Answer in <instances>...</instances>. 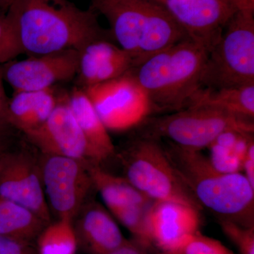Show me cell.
Returning <instances> with one entry per match:
<instances>
[{"label": "cell", "mask_w": 254, "mask_h": 254, "mask_svg": "<svg viewBox=\"0 0 254 254\" xmlns=\"http://www.w3.org/2000/svg\"><path fill=\"white\" fill-rule=\"evenodd\" d=\"M190 107H207L254 120V84L220 88L201 87L190 99L188 108Z\"/></svg>", "instance_id": "19"}, {"label": "cell", "mask_w": 254, "mask_h": 254, "mask_svg": "<svg viewBox=\"0 0 254 254\" xmlns=\"http://www.w3.org/2000/svg\"><path fill=\"white\" fill-rule=\"evenodd\" d=\"M48 225L28 208L0 197V235L32 244Z\"/></svg>", "instance_id": "21"}, {"label": "cell", "mask_w": 254, "mask_h": 254, "mask_svg": "<svg viewBox=\"0 0 254 254\" xmlns=\"http://www.w3.org/2000/svg\"><path fill=\"white\" fill-rule=\"evenodd\" d=\"M8 141L9 140L0 141V158L4 154V152L9 148H8Z\"/></svg>", "instance_id": "34"}, {"label": "cell", "mask_w": 254, "mask_h": 254, "mask_svg": "<svg viewBox=\"0 0 254 254\" xmlns=\"http://www.w3.org/2000/svg\"><path fill=\"white\" fill-rule=\"evenodd\" d=\"M9 134L10 131H1L0 130V141L9 140Z\"/></svg>", "instance_id": "35"}, {"label": "cell", "mask_w": 254, "mask_h": 254, "mask_svg": "<svg viewBox=\"0 0 254 254\" xmlns=\"http://www.w3.org/2000/svg\"><path fill=\"white\" fill-rule=\"evenodd\" d=\"M3 80L4 79H3L1 69H0V130L10 131V129L12 128L9 126L7 122V118H6L9 99L5 93Z\"/></svg>", "instance_id": "29"}, {"label": "cell", "mask_w": 254, "mask_h": 254, "mask_svg": "<svg viewBox=\"0 0 254 254\" xmlns=\"http://www.w3.org/2000/svg\"><path fill=\"white\" fill-rule=\"evenodd\" d=\"M143 123V135L168 139L180 148L198 151L208 148L225 132H254V120L207 107H190Z\"/></svg>", "instance_id": "6"}, {"label": "cell", "mask_w": 254, "mask_h": 254, "mask_svg": "<svg viewBox=\"0 0 254 254\" xmlns=\"http://www.w3.org/2000/svg\"><path fill=\"white\" fill-rule=\"evenodd\" d=\"M14 0H0V10L3 12L6 13Z\"/></svg>", "instance_id": "33"}, {"label": "cell", "mask_w": 254, "mask_h": 254, "mask_svg": "<svg viewBox=\"0 0 254 254\" xmlns=\"http://www.w3.org/2000/svg\"><path fill=\"white\" fill-rule=\"evenodd\" d=\"M0 197L28 208L47 224L51 222L40 156L28 150L8 148L0 158Z\"/></svg>", "instance_id": "10"}, {"label": "cell", "mask_w": 254, "mask_h": 254, "mask_svg": "<svg viewBox=\"0 0 254 254\" xmlns=\"http://www.w3.org/2000/svg\"><path fill=\"white\" fill-rule=\"evenodd\" d=\"M129 1V0H93L92 7L100 6V5L112 4L119 1Z\"/></svg>", "instance_id": "32"}, {"label": "cell", "mask_w": 254, "mask_h": 254, "mask_svg": "<svg viewBox=\"0 0 254 254\" xmlns=\"http://www.w3.org/2000/svg\"><path fill=\"white\" fill-rule=\"evenodd\" d=\"M179 254H235L220 241L201 235H193L178 252Z\"/></svg>", "instance_id": "25"}, {"label": "cell", "mask_w": 254, "mask_h": 254, "mask_svg": "<svg viewBox=\"0 0 254 254\" xmlns=\"http://www.w3.org/2000/svg\"><path fill=\"white\" fill-rule=\"evenodd\" d=\"M23 54L18 46L6 13L0 10V58L4 63Z\"/></svg>", "instance_id": "26"}, {"label": "cell", "mask_w": 254, "mask_h": 254, "mask_svg": "<svg viewBox=\"0 0 254 254\" xmlns=\"http://www.w3.org/2000/svg\"><path fill=\"white\" fill-rule=\"evenodd\" d=\"M86 162L40 155L42 182L48 206L58 219L72 220L94 189Z\"/></svg>", "instance_id": "9"}, {"label": "cell", "mask_w": 254, "mask_h": 254, "mask_svg": "<svg viewBox=\"0 0 254 254\" xmlns=\"http://www.w3.org/2000/svg\"><path fill=\"white\" fill-rule=\"evenodd\" d=\"M78 60L79 51L68 49L21 61L11 60L0 69L3 79L15 92L40 91L74 78L78 73Z\"/></svg>", "instance_id": "12"}, {"label": "cell", "mask_w": 254, "mask_h": 254, "mask_svg": "<svg viewBox=\"0 0 254 254\" xmlns=\"http://www.w3.org/2000/svg\"><path fill=\"white\" fill-rule=\"evenodd\" d=\"M152 245L133 238L127 240L122 247L106 254H151Z\"/></svg>", "instance_id": "28"}, {"label": "cell", "mask_w": 254, "mask_h": 254, "mask_svg": "<svg viewBox=\"0 0 254 254\" xmlns=\"http://www.w3.org/2000/svg\"><path fill=\"white\" fill-rule=\"evenodd\" d=\"M118 156L124 177L150 199L203 209L174 166L161 140L141 134Z\"/></svg>", "instance_id": "5"}, {"label": "cell", "mask_w": 254, "mask_h": 254, "mask_svg": "<svg viewBox=\"0 0 254 254\" xmlns=\"http://www.w3.org/2000/svg\"><path fill=\"white\" fill-rule=\"evenodd\" d=\"M24 135L43 154L59 155L97 164L68 106L67 95L59 97L58 104L46 123Z\"/></svg>", "instance_id": "13"}, {"label": "cell", "mask_w": 254, "mask_h": 254, "mask_svg": "<svg viewBox=\"0 0 254 254\" xmlns=\"http://www.w3.org/2000/svg\"><path fill=\"white\" fill-rule=\"evenodd\" d=\"M0 254H38L32 244L0 235Z\"/></svg>", "instance_id": "27"}, {"label": "cell", "mask_w": 254, "mask_h": 254, "mask_svg": "<svg viewBox=\"0 0 254 254\" xmlns=\"http://www.w3.org/2000/svg\"><path fill=\"white\" fill-rule=\"evenodd\" d=\"M68 106L84 135L95 163L101 165L116 154L109 131L100 120L84 90L75 87L67 95Z\"/></svg>", "instance_id": "17"}, {"label": "cell", "mask_w": 254, "mask_h": 254, "mask_svg": "<svg viewBox=\"0 0 254 254\" xmlns=\"http://www.w3.org/2000/svg\"><path fill=\"white\" fill-rule=\"evenodd\" d=\"M87 168L93 187L99 192L110 212L122 207L143 204L153 200L143 195L125 177L105 171L100 165L87 163Z\"/></svg>", "instance_id": "20"}, {"label": "cell", "mask_w": 254, "mask_h": 254, "mask_svg": "<svg viewBox=\"0 0 254 254\" xmlns=\"http://www.w3.org/2000/svg\"><path fill=\"white\" fill-rule=\"evenodd\" d=\"M202 87L254 84V14L238 11L208 53Z\"/></svg>", "instance_id": "7"}, {"label": "cell", "mask_w": 254, "mask_h": 254, "mask_svg": "<svg viewBox=\"0 0 254 254\" xmlns=\"http://www.w3.org/2000/svg\"><path fill=\"white\" fill-rule=\"evenodd\" d=\"M169 158L202 208L218 220L254 227V188L242 173H225L214 168L201 151L164 145Z\"/></svg>", "instance_id": "2"}, {"label": "cell", "mask_w": 254, "mask_h": 254, "mask_svg": "<svg viewBox=\"0 0 254 254\" xmlns=\"http://www.w3.org/2000/svg\"><path fill=\"white\" fill-rule=\"evenodd\" d=\"M208 52L190 39L152 55L130 70L146 93L152 113H175L188 108L202 87Z\"/></svg>", "instance_id": "3"}, {"label": "cell", "mask_w": 254, "mask_h": 254, "mask_svg": "<svg viewBox=\"0 0 254 254\" xmlns=\"http://www.w3.org/2000/svg\"><path fill=\"white\" fill-rule=\"evenodd\" d=\"M160 254H179L178 253H173V252H162Z\"/></svg>", "instance_id": "36"}, {"label": "cell", "mask_w": 254, "mask_h": 254, "mask_svg": "<svg viewBox=\"0 0 254 254\" xmlns=\"http://www.w3.org/2000/svg\"><path fill=\"white\" fill-rule=\"evenodd\" d=\"M222 232L236 245L240 254H254V227H246L228 221L218 220Z\"/></svg>", "instance_id": "24"}, {"label": "cell", "mask_w": 254, "mask_h": 254, "mask_svg": "<svg viewBox=\"0 0 254 254\" xmlns=\"http://www.w3.org/2000/svg\"><path fill=\"white\" fill-rule=\"evenodd\" d=\"M155 200L139 205H128L110 211L133 238L152 245L150 238V213Z\"/></svg>", "instance_id": "23"}, {"label": "cell", "mask_w": 254, "mask_h": 254, "mask_svg": "<svg viewBox=\"0 0 254 254\" xmlns=\"http://www.w3.org/2000/svg\"><path fill=\"white\" fill-rule=\"evenodd\" d=\"M71 221L78 248L85 254H108L127 242L110 212L95 200H87Z\"/></svg>", "instance_id": "15"}, {"label": "cell", "mask_w": 254, "mask_h": 254, "mask_svg": "<svg viewBox=\"0 0 254 254\" xmlns=\"http://www.w3.org/2000/svg\"><path fill=\"white\" fill-rule=\"evenodd\" d=\"M22 53L37 56L113 39L100 26L94 10L68 0H14L6 12Z\"/></svg>", "instance_id": "1"}, {"label": "cell", "mask_w": 254, "mask_h": 254, "mask_svg": "<svg viewBox=\"0 0 254 254\" xmlns=\"http://www.w3.org/2000/svg\"><path fill=\"white\" fill-rule=\"evenodd\" d=\"M83 89L109 131L130 129L144 123L153 114L146 93L130 71Z\"/></svg>", "instance_id": "8"}, {"label": "cell", "mask_w": 254, "mask_h": 254, "mask_svg": "<svg viewBox=\"0 0 254 254\" xmlns=\"http://www.w3.org/2000/svg\"><path fill=\"white\" fill-rule=\"evenodd\" d=\"M36 242L38 254H76L78 250L72 221L68 218L50 222L42 230Z\"/></svg>", "instance_id": "22"}, {"label": "cell", "mask_w": 254, "mask_h": 254, "mask_svg": "<svg viewBox=\"0 0 254 254\" xmlns=\"http://www.w3.org/2000/svg\"><path fill=\"white\" fill-rule=\"evenodd\" d=\"M238 11L254 14V0H232Z\"/></svg>", "instance_id": "31"}, {"label": "cell", "mask_w": 254, "mask_h": 254, "mask_svg": "<svg viewBox=\"0 0 254 254\" xmlns=\"http://www.w3.org/2000/svg\"><path fill=\"white\" fill-rule=\"evenodd\" d=\"M91 8L108 19L112 37L131 57L133 67L152 55L190 39L166 10L150 0H129Z\"/></svg>", "instance_id": "4"}, {"label": "cell", "mask_w": 254, "mask_h": 254, "mask_svg": "<svg viewBox=\"0 0 254 254\" xmlns=\"http://www.w3.org/2000/svg\"><path fill=\"white\" fill-rule=\"evenodd\" d=\"M1 63H4V60H3L2 59H1V58H0V64Z\"/></svg>", "instance_id": "37"}, {"label": "cell", "mask_w": 254, "mask_h": 254, "mask_svg": "<svg viewBox=\"0 0 254 254\" xmlns=\"http://www.w3.org/2000/svg\"><path fill=\"white\" fill-rule=\"evenodd\" d=\"M133 67L129 55L110 40L93 42L79 51L77 75L80 88L120 77Z\"/></svg>", "instance_id": "16"}, {"label": "cell", "mask_w": 254, "mask_h": 254, "mask_svg": "<svg viewBox=\"0 0 254 254\" xmlns=\"http://www.w3.org/2000/svg\"><path fill=\"white\" fill-rule=\"evenodd\" d=\"M242 170L244 175L247 179L252 187L254 188V140L251 141L247 148L243 163Z\"/></svg>", "instance_id": "30"}, {"label": "cell", "mask_w": 254, "mask_h": 254, "mask_svg": "<svg viewBox=\"0 0 254 254\" xmlns=\"http://www.w3.org/2000/svg\"><path fill=\"white\" fill-rule=\"evenodd\" d=\"M59 97L53 88L40 91L15 92L8 104L7 122L23 134L39 128L55 110Z\"/></svg>", "instance_id": "18"}, {"label": "cell", "mask_w": 254, "mask_h": 254, "mask_svg": "<svg viewBox=\"0 0 254 254\" xmlns=\"http://www.w3.org/2000/svg\"><path fill=\"white\" fill-rule=\"evenodd\" d=\"M200 210L171 201H154L150 213L152 245L162 252L178 253L199 232Z\"/></svg>", "instance_id": "14"}, {"label": "cell", "mask_w": 254, "mask_h": 254, "mask_svg": "<svg viewBox=\"0 0 254 254\" xmlns=\"http://www.w3.org/2000/svg\"><path fill=\"white\" fill-rule=\"evenodd\" d=\"M166 10L190 40L210 52L238 9L232 0H150Z\"/></svg>", "instance_id": "11"}]
</instances>
